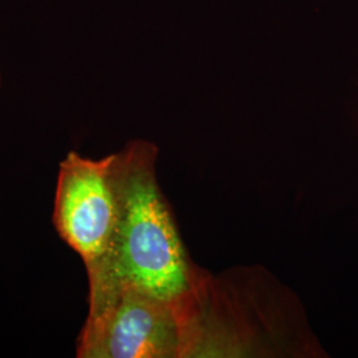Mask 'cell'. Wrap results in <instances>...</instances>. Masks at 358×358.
I'll return each instance as SVG.
<instances>
[{
	"label": "cell",
	"mask_w": 358,
	"mask_h": 358,
	"mask_svg": "<svg viewBox=\"0 0 358 358\" xmlns=\"http://www.w3.org/2000/svg\"><path fill=\"white\" fill-rule=\"evenodd\" d=\"M115 154V235L103 267L88 278V285L122 282L180 307H199L210 279L187 255L159 187L157 146L136 140Z\"/></svg>",
	"instance_id": "cell-1"
},
{
	"label": "cell",
	"mask_w": 358,
	"mask_h": 358,
	"mask_svg": "<svg viewBox=\"0 0 358 358\" xmlns=\"http://www.w3.org/2000/svg\"><path fill=\"white\" fill-rule=\"evenodd\" d=\"M88 287V315L77 337L76 357L195 356L201 306L180 307L122 282Z\"/></svg>",
	"instance_id": "cell-2"
},
{
	"label": "cell",
	"mask_w": 358,
	"mask_h": 358,
	"mask_svg": "<svg viewBox=\"0 0 358 358\" xmlns=\"http://www.w3.org/2000/svg\"><path fill=\"white\" fill-rule=\"evenodd\" d=\"M118 217L115 154L101 159L75 150L59 164L52 222L59 238L96 275L109 254Z\"/></svg>",
	"instance_id": "cell-3"
},
{
	"label": "cell",
	"mask_w": 358,
	"mask_h": 358,
	"mask_svg": "<svg viewBox=\"0 0 358 358\" xmlns=\"http://www.w3.org/2000/svg\"><path fill=\"white\" fill-rule=\"evenodd\" d=\"M0 87H1V75H0Z\"/></svg>",
	"instance_id": "cell-4"
}]
</instances>
